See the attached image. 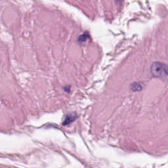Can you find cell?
<instances>
[{"label":"cell","mask_w":168,"mask_h":168,"mask_svg":"<svg viewBox=\"0 0 168 168\" xmlns=\"http://www.w3.org/2000/svg\"><path fill=\"white\" fill-rule=\"evenodd\" d=\"M152 74L158 78H168V66L160 62H154L151 66Z\"/></svg>","instance_id":"1"},{"label":"cell","mask_w":168,"mask_h":168,"mask_svg":"<svg viewBox=\"0 0 168 168\" xmlns=\"http://www.w3.org/2000/svg\"><path fill=\"white\" fill-rule=\"evenodd\" d=\"M89 35L88 32H85L83 34L79 36L78 40L80 41H85L89 38Z\"/></svg>","instance_id":"2"},{"label":"cell","mask_w":168,"mask_h":168,"mask_svg":"<svg viewBox=\"0 0 168 168\" xmlns=\"http://www.w3.org/2000/svg\"><path fill=\"white\" fill-rule=\"evenodd\" d=\"M142 89V86L139 83H133L131 86V89L133 91H140Z\"/></svg>","instance_id":"3"},{"label":"cell","mask_w":168,"mask_h":168,"mask_svg":"<svg viewBox=\"0 0 168 168\" xmlns=\"http://www.w3.org/2000/svg\"><path fill=\"white\" fill-rule=\"evenodd\" d=\"M74 119H75V118H74V117H73V116H68V117L65 119V122H64V124H63L65 125V124H69L70 122H72L73 120H74Z\"/></svg>","instance_id":"4"},{"label":"cell","mask_w":168,"mask_h":168,"mask_svg":"<svg viewBox=\"0 0 168 168\" xmlns=\"http://www.w3.org/2000/svg\"><path fill=\"white\" fill-rule=\"evenodd\" d=\"M115 1L119 3H120L121 2H122V0H115Z\"/></svg>","instance_id":"5"}]
</instances>
